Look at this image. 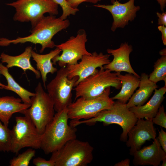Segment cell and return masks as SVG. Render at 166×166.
Returning <instances> with one entry per match:
<instances>
[{
  "label": "cell",
  "instance_id": "cell-31",
  "mask_svg": "<svg viewBox=\"0 0 166 166\" xmlns=\"http://www.w3.org/2000/svg\"><path fill=\"white\" fill-rule=\"evenodd\" d=\"M159 133L157 138L162 148L166 152V132L161 128L160 131H159Z\"/></svg>",
  "mask_w": 166,
  "mask_h": 166
},
{
  "label": "cell",
  "instance_id": "cell-27",
  "mask_svg": "<svg viewBox=\"0 0 166 166\" xmlns=\"http://www.w3.org/2000/svg\"><path fill=\"white\" fill-rule=\"evenodd\" d=\"M54 2L59 5L62 10V13L60 18L62 20L67 19L70 15H75L79 11L77 8L71 7L66 0H53Z\"/></svg>",
  "mask_w": 166,
  "mask_h": 166
},
{
  "label": "cell",
  "instance_id": "cell-8",
  "mask_svg": "<svg viewBox=\"0 0 166 166\" xmlns=\"http://www.w3.org/2000/svg\"><path fill=\"white\" fill-rule=\"evenodd\" d=\"M16 123L10 130V151L16 154L22 148L40 149L41 134L27 116L15 117Z\"/></svg>",
  "mask_w": 166,
  "mask_h": 166
},
{
  "label": "cell",
  "instance_id": "cell-2",
  "mask_svg": "<svg viewBox=\"0 0 166 166\" xmlns=\"http://www.w3.org/2000/svg\"><path fill=\"white\" fill-rule=\"evenodd\" d=\"M67 107L56 112L41 135V148L49 154L58 150L68 141L77 137L76 127L68 124Z\"/></svg>",
  "mask_w": 166,
  "mask_h": 166
},
{
  "label": "cell",
  "instance_id": "cell-4",
  "mask_svg": "<svg viewBox=\"0 0 166 166\" xmlns=\"http://www.w3.org/2000/svg\"><path fill=\"white\" fill-rule=\"evenodd\" d=\"M111 72L103 67L80 82L73 89L75 91V100L79 97L87 100L96 98L109 87L120 89L121 83L118 77L120 72Z\"/></svg>",
  "mask_w": 166,
  "mask_h": 166
},
{
  "label": "cell",
  "instance_id": "cell-30",
  "mask_svg": "<svg viewBox=\"0 0 166 166\" xmlns=\"http://www.w3.org/2000/svg\"><path fill=\"white\" fill-rule=\"evenodd\" d=\"M70 6L73 8H77L78 6L83 2H89L96 4L101 0H66Z\"/></svg>",
  "mask_w": 166,
  "mask_h": 166
},
{
  "label": "cell",
  "instance_id": "cell-34",
  "mask_svg": "<svg viewBox=\"0 0 166 166\" xmlns=\"http://www.w3.org/2000/svg\"><path fill=\"white\" fill-rule=\"evenodd\" d=\"M130 161L129 159H126L116 164L114 166H129Z\"/></svg>",
  "mask_w": 166,
  "mask_h": 166
},
{
  "label": "cell",
  "instance_id": "cell-16",
  "mask_svg": "<svg viewBox=\"0 0 166 166\" xmlns=\"http://www.w3.org/2000/svg\"><path fill=\"white\" fill-rule=\"evenodd\" d=\"M133 156L132 163L134 165L158 166L166 158V152L162 148L157 138L151 144L136 151Z\"/></svg>",
  "mask_w": 166,
  "mask_h": 166
},
{
  "label": "cell",
  "instance_id": "cell-7",
  "mask_svg": "<svg viewBox=\"0 0 166 166\" xmlns=\"http://www.w3.org/2000/svg\"><path fill=\"white\" fill-rule=\"evenodd\" d=\"M6 5L15 8L16 12L13 18L14 21L30 22L32 29L45 14L54 15L58 14V5L53 0H18Z\"/></svg>",
  "mask_w": 166,
  "mask_h": 166
},
{
  "label": "cell",
  "instance_id": "cell-12",
  "mask_svg": "<svg viewBox=\"0 0 166 166\" xmlns=\"http://www.w3.org/2000/svg\"><path fill=\"white\" fill-rule=\"evenodd\" d=\"M110 54H104L102 53H98L95 51L91 55L83 56L81 61L73 65H67L68 77L71 79L75 76L78 77L75 84L76 86L80 82L93 74L98 67L102 68L110 61Z\"/></svg>",
  "mask_w": 166,
  "mask_h": 166
},
{
  "label": "cell",
  "instance_id": "cell-9",
  "mask_svg": "<svg viewBox=\"0 0 166 166\" xmlns=\"http://www.w3.org/2000/svg\"><path fill=\"white\" fill-rule=\"evenodd\" d=\"M111 87L106 88L99 97L91 99L77 98L67 107L68 116L71 120H87L96 117L103 110L110 109L114 101L109 97Z\"/></svg>",
  "mask_w": 166,
  "mask_h": 166
},
{
  "label": "cell",
  "instance_id": "cell-11",
  "mask_svg": "<svg viewBox=\"0 0 166 166\" xmlns=\"http://www.w3.org/2000/svg\"><path fill=\"white\" fill-rule=\"evenodd\" d=\"M87 42V35L85 30H79L76 36H71L65 42L55 47L62 51L61 54L57 55L52 60L53 65L58 62L61 67L67 65H73L78 63V61L86 55H91L86 49V43Z\"/></svg>",
  "mask_w": 166,
  "mask_h": 166
},
{
  "label": "cell",
  "instance_id": "cell-18",
  "mask_svg": "<svg viewBox=\"0 0 166 166\" xmlns=\"http://www.w3.org/2000/svg\"><path fill=\"white\" fill-rule=\"evenodd\" d=\"M32 50V47L28 46L22 53L17 56H11L2 53L0 56L1 63H6V67L8 69L16 66L22 69L24 72L30 70L34 73L37 79H39L41 76L40 72L33 66L30 61Z\"/></svg>",
  "mask_w": 166,
  "mask_h": 166
},
{
  "label": "cell",
  "instance_id": "cell-10",
  "mask_svg": "<svg viewBox=\"0 0 166 166\" xmlns=\"http://www.w3.org/2000/svg\"><path fill=\"white\" fill-rule=\"evenodd\" d=\"M78 77H68L65 67L57 70L55 77L46 86L47 93L52 100L56 112L67 107L72 102V91Z\"/></svg>",
  "mask_w": 166,
  "mask_h": 166
},
{
  "label": "cell",
  "instance_id": "cell-13",
  "mask_svg": "<svg viewBox=\"0 0 166 166\" xmlns=\"http://www.w3.org/2000/svg\"><path fill=\"white\" fill-rule=\"evenodd\" d=\"M135 0H129L122 3L113 0H111L112 5L97 4L94 6L105 9L111 13L113 18L111 30L114 32L117 28H123L129 21H133L136 17V13L140 9V7L135 5Z\"/></svg>",
  "mask_w": 166,
  "mask_h": 166
},
{
  "label": "cell",
  "instance_id": "cell-1",
  "mask_svg": "<svg viewBox=\"0 0 166 166\" xmlns=\"http://www.w3.org/2000/svg\"><path fill=\"white\" fill-rule=\"evenodd\" d=\"M70 24L67 19L62 20L54 15L44 16L32 29L30 35L12 40L1 38L0 46H7L11 44H17L29 42L41 45L42 48L40 52L42 53L46 48H53L55 47L56 45L52 40L53 37L58 32L67 28Z\"/></svg>",
  "mask_w": 166,
  "mask_h": 166
},
{
  "label": "cell",
  "instance_id": "cell-26",
  "mask_svg": "<svg viewBox=\"0 0 166 166\" xmlns=\"http://www.w3.org/2000/svg\"><path fill=\"white\" fill-rule=\"evenodd\" d=\"M10 151V130L0 120V152Z\"/></svg>",
  "mask_w": 166,
  "mask_h": 166
},
{
  "label": "cell",
  "instance_id": "cell-3",
  "mask_svg": "<svg viewBox=\"0 0 166 166\" xmlns=\"http://www.w3.org/2000/svg\"><path fill=\"white\" fill-rule=\"evenodd\" d=\"M126 104L117 101H114L113 105L110 109L102 111L96 117L83 121L71 120L69 125L76 127L83 124L93 125L97 122H102L105 126L116 124L121 126L122 129L120 140L126 141L128 132L136 124L138 119L135 114L127 107Z\"/></svg>",
  "mask_w": 166,
  "mask_h": 166
},
{
  "label": "cell",
  "instance_id": "cell-35",
  "mask_svg": "<svg viewBox=\"0 0 166 166\" xmlns=\"http://www.w3.org/2000/svg\"><path fill=\"white\" fill-rule=\"evenodd\" d=\"M159 4L160 9L162 11H164V9L166 6V0H156Z\"/></svg>",
  "mask_w": 166,
  "mask_h": 166
},
{
  "label": "cell",
  "instance_id": "cell-36",
  "mask_svg": "<svg viewBox=\"0 0 166 166\" xmlns=\"http://www.w3.org/2000/svg\"><path fill=\"white\" fill-rule=\"evenodd\" d=\"M160 54L161 55H166V48H164L159 52Z\"/></svg>",
  "mask_w": 166,
  "mask_h": 166
},
{
  "label": "cell",
  "instance_id": "cell-20",
  "mask_svg": "<svg viewBox=\"0 0 166 166\" xmlns=\"http://www.w3.org/2000/svg\"><path fill=\"white\" fill-rule=\"evenodd\" d=\"M22 101L20 98L13 96L0 97V120L5 125L8 126L14 114L21 113L30 106V105L22 103Z\"/></svg>",
  "mask_w": 166,
  "mask_h": 166
},
{
  "label": "cell",
  "instance_id": "cell-15",
  "mask_svg": "<svg viewBox=\"0 0 166 166\" xmlns=\"http://www.w3.org/2000/svg\"><path fill=\"white\" fill-rule=\"evenodd\" d=\"M132 50V46L126 42L121 43L117 49H108L107 53L113 56V58L112 61L103 66L104 68L116 72H126L140 78V76L135 72L130 64L129 55Z\"/></svg>",
  "mask_w": 166,
  "mask_h": 166
},
{
  "label": "cell",
  "instance_id": "cell-38",
  "mask_svg": "<svg viewBox=\"0 0 166 166\" xmlns=\"http://www.w3.org/2000/svg\"><path fill=\"white\" fill-rule=\"evenodd\" d=\"M6 85L0 82V89H4V87H5Z\"/></svg>",
  "mask_w": 166,
  "mask_h": 166
},
{
  "label": "cell",
  "instance_id": "cell-23",
  "mask_svg": "<svg viewBox=\"0 0 166 166\" xmlns=\"http://www.w3.org/2000/svg\"><path fill=\"white\" fill-rule=\"evenodd\" d=\"M0 74L5 77L7 81V85L4 89L14 92L19 96L24 103L30 105L31 98L34 95L35 93L31 92L20 85L10 74L8 69L2 63H0Z\"/></svg>",
  "mask_w": 166,
  "mask_h": 166
},
{
  "label": "cell",
  "instance_id": "cell-5",
  "mask_svg": "<svg viewBox=\"0 0 166 166\" xmlns=\"http://www.w3.org/2000/svg\"><path fill=\"white\" fill-rule=\"evenodd\" d=\"M93 150L88 142L76 138L68 141L52 153L49 159L55 166H86L93 160Z\"/></svg>",
  "mask_w": 166,
  "mask_h": 166
},
{
  "label": "cell",
  "instance_id": "cell-39",
  "mask_svg": "<svg viewBox=\"0 0 166 166\" xmlns=\"http://www.w3.org/2000/svg\"></svg>",
  "mask_w": 166,
  "mask_h": 166
},
{
  "label": "cell",
  "instance_id": "cell-21",
  "mask_svg": "<svg viewBox=\"0 0 166 166\" xmlns=\"http://www.w3.org/2000/svg\"><path fill=\"white\" fill-rule=\"evenodd\" d=\"M61 49L56 48L49 53L44 54H39L32 50V57L36 63L37 69L40 73L43 86L46 89V82L47 74L50 73L53 74L57 71V68L54 67L52 62V59L58 55L61 52Z\"/></svg>",
  "mask_w": 166,
  "mask_h": 166
},
{
  "label": "cell",
  "instance_id": "cell-25",
  "mask_svg": "<svg viewBox=\"0 0 166 166\" xmlns=\"http://www.w3.org/2000/svg\"><path fill=\"white\" fill-rule=\"evenodd\" d=\"M35 153L34 149L29 148L11 159L9 162L10 166H28L31 160L35 156Z\"/></svg>",
  "mask_w": 166,
  "mask_h": 166
},
{
  "label": "cell",
  "instance_id": "cell-28",
  "mask_svg": "<svg viewBox=\"0 0 166 166\" xmlns=\"http://www.w3.org/2000/svg\"><path fill=\"white\" fill-rule=\"evenodd\" d=\"M151 120L153 124L166 128V115L163 105L160 106L156 115Z\"/></svg>",
  "mask_w": 166,
  "mask_h": 166
},
{
  "label": "cell",
  "instance_id": "cell-33",
  "mask_svg": "<svg viewBox=\"0 0 166 166\" xmlns=\"http://www.w3.org/2000/svg\"><path fill=\"white\" fill-rule=\"evenodd\" d=\"M159 30L161 32L162 39L164 45H166V27L164 25H160L158 27Z\"/></svg>",
  "mask_w": 166,
  "mask_h": 166
},
{
  "label": "cell",
  "instance_id": "cell-37",
  "mask_svg": "<svg viewBox=\"0 0 166 166\" xmlns=\"http://www.w3.org/2000/svg\"><path fill=\"white\" fill-rule=\"evenodd\" d=\"M162 161V164L161 166H166V158L164 159Z\"/></svg>",
  "mask_w": 166,
  "mask_h": 166
},
{
  "label": "cell",
  "instance_id": "cell-24",
  "mask_svg": "<svg viewBox=\"0 0 166 166\" xmlns=\"http://www.w3.org/2000/svg\"><path fill=\"white\" fill-rule=\"evenodd\" d=\"M154 70L149 76V79L156 83L164 81L166 86V55H162L155 63Z\"/></svg>",
  "mask_w": 166,
  "mask_h": 166
},
{
  "label": "cell",
  "instance_id": "cell-17",
  "mask_svg": "<svg viewBox=\"0 0 166 166\" xmlns=\"http://www.w3.org/2000/svg\"><path fill=\"white\" fill-rule=\"evenodd\" d=\"M166 86L155 90L154 95L146 104L140 106H134L129 108L138 119H151L157 112L165 97Z\"/></svg>",
  "mask_w": 166,
  "mask_h": 166
},
{
  "label": "cell",
  "instance_id": "cell-22",
  "mask_svg": "<svg viewBox=\"0 0 166 166\" xmlns=\"http://www.w3.org/2000/svg\"><path fill=\"white\" fill-rule=\"evenodd\" d=\"M118 78L121 83L120 92L111 98L113 100L116 99L119 102L126 104L136 89L139 87L140 78L130 73L118 75Z\"/></svg>",
  "mask_w": 166,
  "mask_h": 166
},
{
  "label": "cell",
  "instance_id": "cell-14",
  "mask_svg": "<svg viewBox=\"0 0 166 166\" xmlns=\"http://www.w3.org/2000/svg\"><path fill=\"white\" fill-rule=\"evenodd\" d=\"M138 119L128 133V139L126 141V145L130 148L129 153L131 155L133 156L136 151L140 149L146 141L156 138V129L151 119Z\"/></svg>",
  "mask_w": 166,
  "mask_h": 166
},
{
  "label": "cell",
  "instance_id": "cell-29",
  "mask_svg": "<svg viewBox=\"0 0 166 166\" xmlns=\"http://www.w3.org/2000/svg\"><path fill=\"white\" fill-rule=\"evenodd\" d=\"M32 162L36 166H55L54 163L50 159L46 160L40 157L34 158Z\"/></svg>",
  "mask_w": 166,
  "mask_h": 166
},
{
  "label": "cell",
  "instance_id": "cell-32",
  "mask_svg": "<svg viewBox=\"0 0 166 166\" xmlns=\"http://www.w3.org/2000/svg\"><path fill=\"white\" fill-rule=\"evenodd\" d=\"M156 14L158 17V24L166 26V13L163 12L160 13L157 12Z\"/></svg>",
  "mask_w": 166,
  "mask_h": 166
},
{
  "label": "cell",
  "instance_id": "cell-6",
  "mask_svg": "<svg viewBox=\"0 0 166 166\" xmlns=\"http://www.w3.org/2000/svg\"><path fill=\"white\" fill-rule=\"evenodd\" d=\"M35 94L31 98L30 106L21 113L28 117L41 135L55 113L53 102L48 93L39 82L35 89Z\"/></svg>",
  "mask_w": 166,
  "mask_h": 166
},
{
  "label": "cell",
  "instance_id": "cell-19",
  "mask_svg": "<svg viewBox=\"0 0 166 166\" xmlns=\"http://www.w3.org/2000/svg\"><path fill=\"white\" fill-rule=\"evenodd\" d=\"M140 79L139 89L132 94L126 104L128 109L133 106L143 105L153 91L158 87L156 83L150 80L149 75L146 73H142Z\"/></svg>",
  "mask_w": 166,
  "mask_h": 166
}]
</instances>
